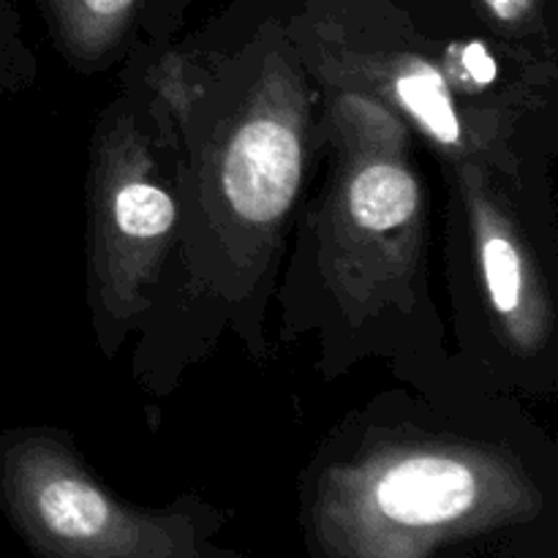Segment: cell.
Returning a JSON list of instances; mask_svg holds the SVG:
<instances>
[{
	"label": "cell",
	"instance_id": "5",
	"mask_svg": "<svg viewBox=\"0 0 558 558\" xmlns=\"http://www.w3.org/2000/svg\"><path fill=\"white\" fill-rule=\"evenodd\" d=\"M303 178L298 120L276 107L251 112L232 131L218 163L223 207L243 227H276L294 205Z\"/></svg>",
	"mask_w": 558,
	"mask_h": 558
},
{
	"label": "cell",
	"instance_id": "6",
	"mask_svg": "<svg viewBox=\"0 0 558 558\" xmlns=\"http://www.w3.org/2000/svg\"><path fill=\"white\" fill-rule=\"evenodd\" d=\"M463 185L480 281L494 319L512 347L529 354L537 352L550 338V305L537 262L518 234L515 223L496 202H490L477 180L466 178Z\"/></svg>",
	"mask_w": 558,
	"mask_h": 558
},
{
	"label": "cell",
	"instance_id": "4",
	"mask_svg": "<svg viewBox=\"0 0 558 558\" xmlns=\"http://www.w3.org/2000/svg\"><path fill=\"white\" fill-rule=\"evenodd\" d=\"M363 80L434 145L445 150H488L494 123L472 104H490L488 93L505 82L499 58L483 41H456L439 60L407 52L368 60Z\"/></svg>",
	"mask_w": 558,
	"mask_h": 558
},
{
	"label": "cell",
	"instance_id": "2",
	"mask_svg": "<svg viewBox=\"0 0 558 558\" xmlns=\"http://www.w3.org/2000/svg\"><path fill=\"white\" fill-rule=\"evenodd\" d=\"M16 512L47 558H194L185 521L114 501L52 439H27L9 456Z\"/></svg>",
	"mask_w": 558,
	"mask_h": 558
},
{
	"label": "cell",
	"instance_id": "3",
	"mask_svg": "<svg viewBox=\"0 0 558 558\" xmlns=\"http://www.w3.org/2000/svg\"><path fill=\"white\" fill-rule=\"evenodd\" d=\"M93 191V254L104 300L129 308L156 281L178 227V199L142 145L114 140Z\"/></svg>",
	"mask_w": 558,
	"mask_h": 558
},
{
	"label": "cell",
	"instance_id": "9",
	"mask_svg": "<svg viewBox=\"0 0 558 558\" xmlns=\"http://www.w3.org/2000/svg\"><path fill=\"white\" fill-rule=\"evenodd\" d=\"M485 14L490 22L501 27V31H523L534 22V14L539 9V0H480Z\"/></svg>",
	"mask_w": 558,
	"mask_h": 558
},
{
	"label": "cell",
	"instance_id": "1",
	"mask_svg": "<svg viewBox=\"0 0 558 558\" xmlns=\"http://www.w3.org/2000/svg\"><path fill=\"white\" fill-rule=\"evenodd\" d=\"M521 480L488 452L412 445L330 480L322 526L347 558H420L523 505Z\"/></svg>",
	"mask_w": 558,
	"mask_h": 558
},
{
	"label": "cell",
	"instance_id": "8",
	"mask_svg": "<svg viewBox=\"0 0 558 558\" xmlns=\"http://www.w3.org/2000/svg\"><path fill=\"white\" fill-rule=\"evenodd\" d=\"M140 0H49L60 36L74 52L96 54L129 27Z\"/></svg>",
	"mask_w": 558,
	"mask_h": 558
},
{
	"label": "cell",
	"instance_id": "7",
	"mask_svg": "<svg viewBox=\"0 0 558 558\" xmlns=\"http://www.w3.org/2000/svg\"><path fill=\"white\" fill-rule=\"evenodd\" d=\"M336 221L347 256L407 254L423 221V189L403 150L365 147L343 174Z\"/></svg>",
	"mask_w": 558,
	"mask_h": 558
}]
</instances>
